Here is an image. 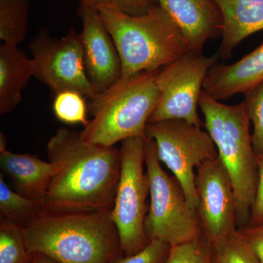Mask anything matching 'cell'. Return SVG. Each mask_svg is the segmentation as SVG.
I'll list each match as a JSON object with an SVG mask.
<instances>
[{
  "instance_id": "6da1fadb",
  "label": "cell",
  "mask_w": 263,
  "mask_h": 263,
  "mask_svg": "<svg viewBox=\"0 0 263 263\" xmlns=\"http://www.w3.org/2000/svg\"><path fill=\"white\" fill-rule=\"evenodd\" d=\"M56 171L43 200L46 210L111 212L121 174L120 150L86 143L81 132L60 128L47 144Z\"/></svg>"
},
{
  "instance_id": "7a4b0ae2",
  "label": "cell",
  "mask_w": 263,
  "mask_h": 263,
  "mask_svg": "<svg viewBox=\"0 0 263 263\" xmlns=\"http://www.w3.org/2000/svg\"><path fill=\"white\" fill-rule=\"evenodd\" d=\"M23 232L30 253L41 252L60 263H113L123 255L110 212L46 210Z\"/></svg>"
},
{
  "instance_id": "3957f363",
  "label": "cell",
  "mask_w": 263,
  "mask_h": 263,
  "mask_svg": "<svg viewBox=\"0 0 263 263\" xmlns=\"http://www.w3.org/2000/svg\"><path fill=\"white\" fill-rule=\"evenodd\" d=\"M99 12L120 57L122 78L160 70L190 51L179 26L159 5L141 15L129 14L117 8Z\"/></svg>"
},
{
  "instance_id": "277c9868",
  "label": "cell",
  "mask_w": 263,
  "mask_h": 263,
  "mask_svg": "<svg viewBox=\"0 0 263 263\" xmlns=\"http://www.w3.org/2000/svg\"><path fill=\"white\" fill-rule=\"evenodd\" d=\"M199 108L204 127L216 147L218 157L229 174L236 200L238 229L248 226L253 209L258 163L252 145L251 121L243 102L226 105L202 91Z\"/></svg>"
},
{
  "instance_id": "5b68a950",
  "label": "cell",
  "mask_w": 263,
  "mask_h": 263,
  "mask_svg": "<svg viewBox=\"0 0 263 263\" xmlns=\"http://www.w3.org/2000/svg\"><path fill=\"white\" fill-rule=\"evenodd\" d=\"M158 71L121 77L89 100L88 111L92 119L81 131L82 139L110 147L135 137L146 138V127L160 98L156 82Z\"/></svg>"
},
{
  "instance_id": "8992f818",
  "label": "cell",
  "mask_w": 263,
  "mask_h": 263,
  "mask_svg": "<svg viewBox=\"0 0 263 263\" xmlns=\"http://www.w3.org/2000/svg\"><path fill=\"white\" fill-rule=\"evenodd\" d=\"M145 165L149 181L150 202L144 223L148 239L171 247L196 239L202 235L197 210L188 203L177 179L162 168L155 142L148 137Z\"/></svg>"
},
{
  "instance_id": "52a82bcc",
  "label": "cell",
  "mask_w": 263,
  "mask_h": 263,
  "mask_svg": "<svg viewBox=\"0 0 263 263\" xmlns=\"http://www.w3.org/2000/svg\"><path fill=\"white\" fill-rule=\"evenodd\" d=\"M146 141V138L135 137L121 142L119 148L122 166L110 216L124 256L138 253L150 243L144 227L149 195V181L143 171Z\"/></svg>"
},
{
  "instance_id": "ba28073f",
  "label": "cell",
  "mask_w": 263,
  "mask_h": 263,
  "mask_svg": "<svg viewBox=\"0 0 263 263\" xmlns=\"http://www.w3.org/2000/svg\"><path fill=\"white\" fill-rule=\"evenodd\" d=\"M146 137L155 142L161 163L179 181L188 203L198 206L195 170L208 160L218 157V152L210 135L202 127L186 121L172 119L148 123Z\"/></svg>"
},
{
  "instance_id": "9c48e42d",
  "label": "cell",
  "mask_w": 263,
  "mask_h": 263,
  "mask_svg": "<svg viewBox=\"0 0 263 263\" xmlns=\"http://www.w3.org/2000/svg\"><path fill=\"white\" fill-rule=\"evenodd\" d=\"M218 59L217 53L205 56L188 51L159 70L156 82L160 98L148 123L178 119L204 127L197 107L208 73Z\"/></svg>"
},
{
  "instance_id": "30bf717a",
  "label": "cell",
  "mask_w": 263,
  "mask_h": 263,
  "mask_svg": "<svg viewBox=\"0 0 263 263\" xmlns=\"http://www.w3.org/2000/svg\"><path fill=\"white\" fill-rule=\"evenodd\" d=\"M34 65V76L55 95L72 90L88 100L97 92L86 73L80 34L73 28L62 38L42 28L29 46Z\"/></svg>"
},
{
  "instance_id": "8fae6325",
  "label": "cell",
  "mask_w": 263,
  "mask_h": 263,
  "mask_svg": "<svg viewBox=\"0 0 263 263\" xmlns=\"http://www.w3.org/2000/svg\"><path fill=\"white\" fill-rule=\"evenodd\" d=\"M196 170L197 212L202 235L211 245L238 229L234 188L219 157Z\"/></svg>"
},
{
  "instance_id": "7c38bea8",
  "label": "cell",
  "mask_w": 263,
  "mask_h": 263,
  "mask_svg": "<svg viewBox=\"0 0 263 263\" xmlns=\"http://www.w3.org/2000/svg\"><path fill=\"white\" fill-rule=\"evenodd\" d=\"M77 15L82 21L80 35L86 73L99 94L121 79L122 62L99 10L79 3Z\"/></svg>"
},
{
  "instance_id": "4fadbf2b",
  "label": "cell",
  "mask_w": 263,
  "mask_h": 263,
  "mask_svg": "<svg viewBox=\"0 0 263 263\" xmlns=\"http://www.w3.org/2000/svg\"><path fill=\"white\" fill-rule=\"evenodd\" d=\"M186 38L190 51L202 53L209 40L221 35L222 15L215 0H157Z\"/></svg>"
},
{
  "instance_id": "5bb4252c",
  "label": "cell",
  "mask_w": 263,
  "mask_h": 263,
  "mask_svg": "<svg viewBox=\"0 0 263 263\" xmlns=\"http://www.w3.org/2000/svg\"><path fill=\"white\" fill-rule=\"evenodd\" d=\"M262 81L263 43L234 63L213 66L204 82L202 91L220 101L235 95H245Z\"/></svg>"
},
{
  "instance_id": "9a60e30c",
  "label": "cell",
  "mask_w": 263,
  "mask_h": 263,
  "mask_svg": "<svg viewBox=\"0 0 263 263\" xmlns=\"http://www.w3.org/2000/svg\"><path fill=\"white\" fill-rule=\"evenodd\" d=\"M0 165L17 193L33 200H43L56 171L55 164L30 154H16L6 148V140L0 136Z\"/></svg>"
},
{
  "instance_id": "2e32d148",
  "label": "cell",
  "mask_w": 263,
  "mask_h": 263,
  "mask_svg": "<svg viewBox=\"0 0 263 263\" xmlns=\"http://www.w3.org/2000/svg\"><path fill=\"white\" fill-rule=\"evenodd\" d=\"M223 19L219 59L226 60L246 38L263 30V0H215Z\"/></svg>"
},
{
  "instance_id": "e0dca14e",
  "label": "cell",
  "mask_w": 263,
  "mask_h": 263,
  "mask_svg": "<svg viewBox=\"0 0 263 263\" xmlns=\"http://www.w3.org/2000/svg\"><path fill=\"white\" fill-rule=\"evenodd\" d=\"M34 76V65L18 46H0V114L13 111L22 100V92Z\"/></svg>"
},
{
  "instance_id": "ac0fdd59",
  "label": "cell",
  "mask_w": 263,
  "mask_h": 263,
  "mask_svg": "<svg viewBox=\"0 0 263 263\" xmlns=\"http://www.w3.org/2000/svg\"><path fill=\"white\" fill-rule=\"evenodd\" d=\"M46 211L43 200H33L13 191L0 174V219L24 228Z\"/></svg>"
},
{
  "instance_id": "d6986e66",
  "label": "cell",
  "mask_w": 263,
  "mask_h": 263,
  "mask_svg": "<svg viewBox=\"0 0 263 263\" xmlns=\"http://www.w3.org/2000/svg\"><path fill=\"white\" fill-rule=\"evenodd\" d=\"M31 0H0V40L18 46L27 34Z\"/></svg>"
},
{
  "instance_id": "ffe728a7",
  "label": "cell",
  "mask_w": 263,
  "mask_h": 263,
  "mask_svg": "<svg viewBox=\"0 0 263 263\" xmlns=\"http://www.w3.org/2000/svg\"><path fill=\"white\" fill-rule=\"evenodd\" d=\"M210 245L211 263H259L238 229Z\"/></svg>"
},
{
  "instance_id": "44dd1931",
  "label": "cell",
  "mask_w": 263,
  "mask_h": 263,
  "mask_svg": "<svg viewBox=\"0 0 263 263\" xmlns=\"http://www.w3.org/2000/svg\"><path fill=\"white\" fill-rule=\"evenodd\" d=\"M23 228L0 219V263H29Z\"/></svg>"
},
{
  "instance_id": "7402d4cb",
  "label": "cell",
  "mask_w": 263,
  "mask_h": 263,
  "mask_svg": "<svg viewBox=\"0 0 263 263\" xmlns=\"http://www.w3.org/2000/svg\"><path fill=\"white\" fill-rule=\"evenodd\" d=\"M86 99L81 93L72 90L58 93L53 100V113L60 122L65 124H80L86 127L89 121L87 119Z\"/></svg>"
},
{
  "instance_id": "603a6c76",
  "label": "cell",
  "mask_w": 263,
  "mask_h": 263,
  "mask_svg": "<svg viewBox=\"0 0 263 263\" xmlns=\"http://www.w3.org/2000/svg\"><path fill=\"white\" fill-rule=\"evenodd\" d=\"M243 102L253 127L252 145L258 158L263 155V81L245 93Z\"/></svg>"
},
{
  "instance_id": "cb8c5ba5",
  "label": "cell",
  "mask_w": 263,
  "mask_h": 263,
  "mask_svg": "<svg viewBox=\"0 0 263 263\" xmlns=\"http://www.w3.org/2000/svg\"><path fill=\"white\" fill-rule=\"evenodd\" d=\"M166 263H211V245L201 235L189 243L171 247Z\"/></svg>"
},
{
  "instance_id": "d4e9b609",
  "label": "cell",
  "mask_w": 263,
  "mask_h": 263,
  "mask_svg": "<svg viewBox=\"0 0 263 263\" xmlns=\"http://www.w3.org/2000/svg\"><path fill=\"white\" fill-rule=\"evenodd\" d=\"M171 246L152 240L146 248L131 256L122 255L113 263H166L168 258Z\"/></svg>"
},
{
  "instance_id": "484cf974",
  "label": "cell",
  "mask_w": 263,
  "mask_h": 263,
  "mask_svg": "<svg viewBox=\"0 0 263 263\" xmlns=\"http://www.w3.org/2000/svg\"><path fill=\"white\" fill-rule=\"evenodd\" d=\"M81 4L96 10L103 8H117L131 15L146 13L152 5L144 0H79Z\"/></svg>"
},
{
  "instance_id": "4316f807",
  "label": "cell",
  "mask_w": 263,
  "mask_h": 263,
  "mask_svg": "<svg viewBox=\"0 0 263 263\" xmlns=\"http://www.w3.org/2000/svg\"><path fill=\"white\" fill-rule=\"evenodd\" d=\"M258 163V178L257 191L252 215L248 226H255L263 223V155L257 158Z\"/></svg>"
},
{
  "instance_id": "83f0119b",
  "label": "cell",
  "mask_w": 263,
  "mask_h": 263,
  "mask_svg": "<svg viewBox=\"0 0 263 263\" xmlns=\"http://www.w3.org/2000/svg\"><path fill=\"white\" fill-rule=\"evenodd\" d=\"M238 230L250 246L259 262L263 263V223Z\"/></svg>"
},
{
  "instance_id": "f1b7e54d",
  "label": "cell",
  "mask_w": 263,
  "mask_h": 263,
  "mask_svg": "<svg viewBox=\"0 0 263 263\" xmlns=\"http://www.w3.org/2000/svg\"><path fill=\"white\" fill-rule=\"evenodd\" d=\"M29 263H60L49 256L41 253V252H32Z\"/></svg>"
},
{
  "instance_id": "f546056e",
  "label": "cell",
  "mask_w": 263,
  "mask_h": 263,
  "mask_svg": "<svg viewBox=\"0 0 263 263\" xmlns=\"http://www.w3.org/2000/svg\"><path fill=\"white\" fill-rule=\"evenodd\" d=\"M144 1L147 2V3H149L151 5H158V3H157V0H144Z\"/></svg>"
}]
</instances>
